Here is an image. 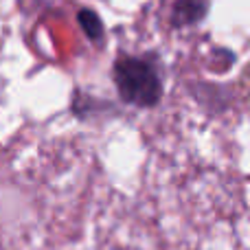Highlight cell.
Masks as SVG:
<instances>
[{
    "mask_svg": "<svg viewBox=\"0 0 250 250\" xmlns=\"http://www.w3.org/2000/svg\"><path fill=\"white\" fill-rule=\"evenodd\" d=\"M207 11V0H180L176 4L178 22H193Z\"/></svg>",
    "mask_w": 250,
    "mask_h": 250,
    "instance_id": "cell-2",
    "label": "cell"
},
{
    "mask_svg": "<svg viewBox=\"0 0 250 250\" xmlns=\"http://www.w3.org/2000/svg\"><path fill=\"white\" fill-rule=\"evenodd\" d=\"M114 86L125 104L154 105L160 99L158 70L145 57L123 55L114 64Z\"/></svg>",
    "mask_w": 250,
    "mask_h": 250,
    "instance_id": "cell-1",
    "label": "cell"
},
{
    "mask_svg": "<svg viewBox=\"0 0 250 250\" xmlns=\"http://www.w3.org/2000/svg\"><path fill=\"white\" fill-rule=\"evenodd\" d=\"M79 20L83 22V26H86V33L90 35V38H101V31H104V26H101V20L92 11H82V18H79Z\"/></svg>",
    "mask_w": 250,
    "mask_h": 250,
    "instance_id": "cell-3",
    "label": "cell"
}]
</instances>
